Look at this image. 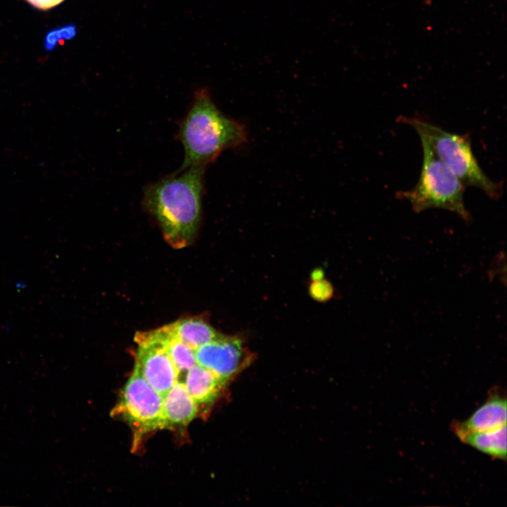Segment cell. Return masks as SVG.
Listing matches in <instances>:
<instances>
[{"instance_id":"2","label":"cell","mask_w":507,"mask_h":507,"mask_svg":"<svg viewBox=\"0 0 507 507\" xmlns=\"http://www.w3.org/2000/svg\"><path fill=\"white\" fill-rule=\"evenodd\" d=\"M178 137L184 149L179 170L206 166L225 150L247 140L244 125L224 114L205 88L196 92L192 106L180 123Z\"/></svg>"},{"instance_id":"8","label":"cell","mask_w":507,"mask_h":507,"mask_svg":"<svg viewBox=\"0 0 507 507\" xmlns=\"http://www.w3.org/2000/svg\"><path fill=\"white\" fill-rule=\"evenodd\" d=\"M506 398L501 389H492L487 401L467 420L452 423L456 432H480L506 425Z\"/></svg>"},{"instance_id":"9","label":"cell","mask_w":507,"mask_h":507,"mask_svg":"<svg viewBox=\"0 0 507 507\" xmlns=\"http://www.w3.org/2000/svg\"><path fill=\"white\" fill-rule=\"evenodd\" d=\"M162 412L165 428L168 429L185 427L195 418L198 405L184 382L177 380L163 396Z\"/></svg>"},{"instance_id":"3","label":"cell","mask_w":507,"mask_h":507,"mask_svg":"<svg viewBox=\"0 0 507 507\" xmlns=\"http://www.w3.org/2000/svg\"><path fill=\"white\" fill-rule=\"evenodd\" d=\"M399 120L411 126L424 139L441 161L464 185L475 187L489 197L498 199L502 184L489 179L475 156L469 136L449 132L418 118L401 115Z\"/></svg>"},{"instance_id":"1","label":"cell","mask_w":507,"mask_h":507,"mask_svg":"<svg viewBox=\"0 0 507 507\" xmlns=\"http://www.w3.org/2000/svg\"><path fill=\"white\" fill-rule=\"evenodd\" d=\"M204 165H196L147 185L142 205L157 220L165 241L173 248L187 246L194 239L201 217Z\"/></svg>"},{"instance_id":"6","label":"cell","mask_w":507,"mask_h":507,"mask_svg":"<svg viewBox=\"0 0 507 507\" xmlns=\"http://www.w3.org/2000/svg\"><path fill=\"white\" fill-rule=\"evenodd\" d=\"M134 368L162 396L178 380L179 371L156 330L137 332Z\"/></svg>"},{"instance_id":"11","label":"cell","mask_w":507,"mask_h":507,"mask_svg":"<svg viewBox=\"0 0 507 507\" xmlns=\"http://www.w3.org/2000/svg\"><path fill=\"white\" fill-rule=\"evenodd\" d=\"M458 439L496 459H506V425L480 432H456Z\"/></svg>"},{"instance_id":"10","label":"cell","mask_w":507,"mask_h":507,"mask_svg":"<svg viewBox=\"0 0 507 507\" xmlns=\"http://www.w3.org/2000/svg\"><path fill=\"white\" fill-rule=\"evenodd\" d=\"M226 382L208 369L196 364L185 373L184 384L196 404L205 406L219 396Z\"/></svg>"},{"instance_id":"4","label":"cell","mask_w":507,"mask_h":507,"mask_svg":"<svg viewBox=\"0 0 507 507\" xmlns=\"http://www.w3.org/2000/svg\"><path fill=\"white\" fill-rule=\"evenodd\" d=\"M423 164L417 184L411 189L399 192L397 197L406 199L415 212L442 208L456 213L464 220L471 215L466 209L465 187L437 156L428 143L420 138Z\"/></svg>"},{"instance_id":"13","label":"cell","mask_w":507,"mask_h":507,"mask_svg":"<svg viewBox=\"0 0 507 507\" xmlns=\"http://www.w3.org/2000/svg\"><path fill=\"white\" fill-rule=\"evenodd\" d=\"M156 330L163 341L180 375H185L188 370L196 364L194 349L173 336L165 326Z\"/></svg>"},{"instance_id":"7","label":"cell","mask_w":507,"mask_h":507,"mask_svg":"<svg viewBox=\"0 0 507 507\" xmlns=\"http://www.w3.org/2000/svg\"><path fill=\"white\" fill-rule=\"evenodd\" d=\"M194 351L196 364L225 382L247 366L251 356L241 338L222 334Z\"/></svg>"},{"instance_id":"15","label":"cell","mask_w":507,"mask_h":507,"mask_svg":"<svg viewBox=\"0 0 507 507\" xmlns=\"http://www.w3.org/2000/svg\"><path fill=\"white\" fill-rule=\"evenodd\" d=\"M30 5L40 10L52 8L65 0H25Z\"/></svg>"},{"instance_id":"14","label":"cell","mask_w":507,"mask_h":507,"mask_svg":"<svg viewBox=\"0 0 507 507\" xmlns=\"http://www.w3.org/2000/svg\"><path fill=\"white\" fill-rule=\"evenodd\" d=\"M311 293L315 299H326L331 293V288L327 286L325 282H315L311 287Z\"/></svg>"},{"instance_id":"5","label":"cell","mask_w":507,"mask_h":507,"mask_svg":"<svg viewBox=\"0 0 507 507\" xmlns=\"http://www.w3.org/2000/svg\"><path fill=\"white\" fill-rule=\"evenodd\" d=\"M163 396L134 368L111 412L113 417L128 423L135 436L164 429Z\"/></svg>"},{"instance_id":"12","label":"cell","mask_w":507,"mask_h":507,"mask_svg":"<svg viewBox=\"0 0 507 507\" xmlns=\"http://www.w3.org/2000/svg\"><path fill=\"white\" fill-rule=\"evenodd\" d=\"M165 327L173 336L193 349L211 342L220 334L208 323L197 318L181 319L165 325Z\"/></svg>"}]
</instances>
